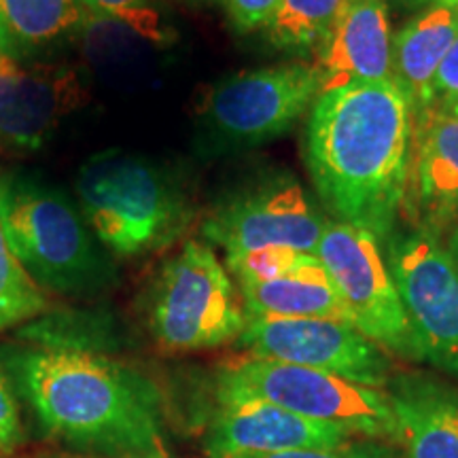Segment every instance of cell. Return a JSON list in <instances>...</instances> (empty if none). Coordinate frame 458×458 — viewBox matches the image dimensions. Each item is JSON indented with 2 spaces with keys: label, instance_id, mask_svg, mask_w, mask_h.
Listing matches in <instances>:
<instances>
[{
  "label": "cell",
  "instance_id": "44dd1931",
  "mask_svg": "<svg viewBox=\"0 0 458 458\" xmlns=\"http://www.w3.org/2000/svg\"><path fill=\"white\" fill-rule=\"evenodd\" d=\"M45 310V291L15 257L0 223V331L32 320Z\"/></svg>",
  "mask_w": 458,
  "mask_h": 458
},
{
  "label": "cell",
  "instance_id": "603a6c76",
  "mask_svg": "<svg viewBox=\"0 0 458 458\" xmlns=\"http://www.w3.org/2000/svg\"><path fill=\"white\" fill-rule=\"evenodd\" d=\"M91 17L114 21L147 41H162V26L147 0H81Z\"/></svg>",
  "mask_w": 458,
  "mask_h": 458
},
{
  "label": "cell",
  "instance_id": "4fadbf2b",
  "mask_svg": "<svg viewBox=\"0 0 458 458\" xmlns=\"http://www.w3.org/2000/svg\"><path fill=\"white\" fill-rule=\"evenodd\" d=\"M352 435L320 425L236 388L216 385V414L206 433L210 458L276 454L291 450H335Z\"/></svg>",
  "mask_w": 458,
  "mask_h": 458
},
{
  "label": "cell",
  "instance_id": "cb8c5ba5",
  "mask_svg": "<svg viewBox=\"0 0 458 458\" xmlns=\"http://www.w3.org/2000/svg\"><path fill=\"white\" fill-rule=\"evenodd\" d=\"M431 111L458 114V37L435 74Z\"/></svg>",
  "mask_w": 458,
  "mask_h": 458
},
{
  "label": "cell",
  "instance_id": "e0dca14e",
  "mask_svg": "<svg viewBox=\"0 0 458 458\" xmlns=\"http://www.w3.org/2000/svg\"><path fill=\"white\" fill-rule=\"evenodd\" d=\"M456 37L458 4L418 11L393 37V83L408 102L414 125L431 111L435 74Z\"/></svg>",
  "mask_w": 458,
  "mask_h": 458
},
{
  "label": "cell",
  "instance_id": "d4e9b609",
  "mask_svg": "<svg viewBox=\"0 0 458 458\" xmlns=\"http://www.w3.org/2000/svg\"><path fill=\"white\" fill-rule=\"evenodd\" d=\"M24 442L20 408L7 376L0 371V454H9Z\"/></svg>",
  "mask_w": 458,
  "mask_h": 458
},
{
  "label": "cell",
  "instance_id": "5bb4252c",
  "mask_svg": "<svg viewBox=\"0 0 458 458\" xmlns=\"http://www.w3.org/2000/svg\"><path fill=\"white\" fill-rule=\"evenodd\" d=\"M317 54L323 91L393 81V34L386 0H351Z\"/></svg>",
  "mask_w": 458,
  "mask_h": 458
},
{
  "label": "cell",
  "instance_id": "3957f363",
  "mask_svg": "<svg viewBox=\"0 0 458 458\" xmlns=\"http://www.w3.org/2000/svg\"><path fill=\"white\" fill-rule=\"evenodd\" d=\"M77 196L91 232L119 257L162 249L191 221V204L181 182L162 165L119 148L81 165Z\"/></svg>",
  "mask_w": 458,
  "mask_h": 458
},
{
  "label": "cell",
  "instance_id": "52a82bcc",
  "mask_svg": "<svg viewBox=\"0 0 458 458\" xmlns=\"http://www.w3.org/2000/svg\"><path fill=\"white\" fill-rule=\"evenodd\" d=\"M317 255L360 334L394 357L425 360L380 240L329 219Z\"/></svg>",
  "mask_w": 458,
  "mask_h": 458
},
{
  "label": "cell",
  "instance_id": "4316f807",
  "mask_svg": "<svg viewBox=\"0 0 458 458\" xmlns=\"http://www.w3.org/2000/svg\"><path fill=\"white\" fill-rule=\"evenodd\" d=\"M233 26L238 30H259L272 21L280 7V0H223Z\"/></svg>",
  "mask_w": 458,
  "mask_h": 458
},
{
  "label": "cell",
  "instance_id": "f546056e",
  "mask_svg": "<svg viewBox=\"0 0 458 458\" xmlns=\"http://www.w3.org/2000/svg\"><path fill=\"white\" fill-rule=\"evenodd\" d=\"M445 249H448V253L452 255V259L458 263V223L454 227L448 229V233H445V242H444Z\"/></svg>",
  "mask_w": 458,
  "mask_h": 458
},
{
  "label": "cell",
  "instance_id": "9c48e42d",
  "mask_svg": "<svg viewBox=\"0 0 458 458\" xmlns=\"http://www.w3.org/2000/svg\"><path fill=\"white\" fill-rule=\"evenodd\" d=\"M320 94L314 64L266 66L229 77L206 98V128L229 147H257L283 136Z\"/></svg>",
  "mask_w": 458,
  "mask_h": 458
},
{
  "label": "cell",
  "instance_id": "5b68a950",
  "mask_svg": "<svg viewBox=\"0 0 458 458\" xmlns=\"http://www.w3.org/2000/svg\"><path fill=\"white\" fill-rule=\"evenodd\" d=\"M216 385L253 394L352 437L399 444L397 418L385 388H371L301 365L242 357L219 371Z\"/></svg>",
  "mask_w": 458,
  "mask_h": 458
},
{
  "label": "cell",
  "instance_id": "8fae6325",
  "mask_svg": "<svg viewBox=\"0 0 458 458\" xmlns=\"http://www.w3.org/2000/svg\"><path fill=\"white\" fill-rule=\"evenodd\" d=\"M250 357L301 365L371 388H386L391 360L352 323L334 318L246 317L238 337Z\"/></svg>",
  "mask_w": 458,
  "mask_h": 458
},
{
  "label": "cell",
  "instance_id": "484cf974",
  "mask_svg": "<svg viewBox=\"0 0 458 458\" xmlns=\"http://www.w3.org/2000/svg\"><path fill=\"white\" fill-rule=\"evenodd\" d=\"M236 458H393V452L386 445H380L374 439L359 444H346L335 450H291L276 452V454H249Z\"/></svg>",
  "mask_w": 458,
  "mask_h": 458
},
{
  "label": "cell",
  "instance_id": "277c9868",
  "mask_svg": "<svg viewBox=\"0 0 458 458\" xmlns=\"http://www.w3.org/2000/svg\"><path fill=\"white\" fill-rule=\"evenodd\" d=\"M0 223L34 283L55 293H83L102 280V261L77 206L54 187L0 176Z\"/></svg>",
  "mask_w": 458,
  "mask_h": 458
},
{
  "label": "cell",
  "instance_id": "7402d4cb",
  "mask_svg": "<svg viewBox=\"0 0 458 458\" xmlns=\"http://www.w3.org/2000/svg\"><path fill=\"white\" fill-rule=\"evenodd\" d=\"M308 257L310 253L293 249H259L242 255H229L225 266L236 283H266L295 272Z\"/></svg>",
  "mask_w": 458,
  "mask_h": 458
},
{
  "label": "cell",
  "instance_id": "7c38bea8",
  "mask_svg": "<svg viewBox=\"0 0 458 458\" xmlns=\"http://www.w3.org/2000/svg\"><path fill=\"white\" fill-rule=\"evenodd\" d=\"M83 100L85 88L77 68L0 54V148L38 151Z\"/></svg>",
  "mask_w": 458,
  "mask_h": 458
},
{
  "label": "cell",
  "instance_id": "ac0fdd59",
  "mask_svg": "<svg viewBox=\"0 0 458 458\" xmlns=\"http://www.w3.org/2000/svg\"><path fill=\"white\" fill-rule=\"evenodd\" d=\"M238 291L246 317L334 318L351 323L318 255H310L301 267L283 278L238 283Z\"/></svg>",
  "mask_w": 458,
  "mask_h": 458
},
{
  "label": "cell",
  "instance_id": "7a4b0ae2",
  "mask_svg": "<svg viewBox=\"0 0 458 458\" xmlns=\"http://www.w3.org/2000/svg\"><path fill=\"white\" fill-rule=\"evenodd\" d=\"M17 374L41 425L64 442L106 454L164 448L157 391L117 360L43 348L26 352Z\"/></svg>",
  "mask_w": 458,
  "mask_h": 458
},
{
  "label": "cell",
  "instance_id": "2e32d148",
  "mask_svg": "<svg viewBox=\"0 0 458 458\" xmlns=\"http://www.w3.org/2000/svg\"><path fill=\"white\" fill-rule=\"evenodd\" d=\"M405 458H458V386L422 371L386 385Z\"/></svg>",
  "mask_w": 458,
  "mask_h": 458
},
{
  "label": "cell",
  "instance_id": "83f0119b",
  "mask_svg": "<svg viewBox=\"0 0 458 458\" xmlns=\"http://www.w3.org/2000/svg\"><path fill=\"white\" fill-rule=\"evenodd\" d=\"M401 7L408 9H427V7H435V4H450V7H456L458 0H397Z\"/></svg>",
  "mask_w": 458,
  "mask_h": 458
},
{
  "label": "cell",
  "instance_id": "8992f818",
  "mask_svg": "<svg viewBox=\"0 0 458 458\" xmlns=\"http://www.w3.org/2000/svg\"><path fill=\"white\" fill-rule=\"evenodd\" d=\"M246 327L240 291L208 244L189 240L165 263L151 301V331L172 352L206 351L238 340Z\"/></svg>",
  "mask_w": 458,
  "mask_h": 458
},
{
  "label": "cell",
  "instance_id": "9a60e30c",
  "mask_svg": "<svg viewBox=\"0 0 458 458\" xmlns=\"http://www.w3.org/2000/svg\"><path fill=\"white\" fill-rule=\"evenodd\" d=\"M414 227L442 238L458 223V114L428 111L414 125L410 162Z\"/></svg>",
  "mask_w": 458,
  "mask_h": 458
},
{
  "label": "cell",
  "instance_id": "6da1fadb",
  "mask_svg": "<svg viewBox=\"0 0 458 458\" xmlns=\"http://www.w3.org/2000/svg\"><path fill=\"white\" fill-rule=\"evenodd\" d=\"M414 122L393 81L344 85L318 94L308 119V170L335 221L382 246L408 193Z\"/></svg>",
  "mask_w": 458,
  "mask_h": 458
},
{
  "label": "cell",
  "instance_id": "ba28073f",
  "mask_svg": "<svg viewBox=\"0 0 458 458\" xmlns=\"http://www.w3.org/2000/svg\"><path fill=\"white\" fill-rule=\"evenodd\" d=\"M385 253L422 357L458 382V263L420 227L394 232Z\"/></svg>",
  "mask_w": 458,
  "mask_h": 458
},
{
  "label": "cell",
  "instance_id": "30bf717a",
  "mask_svg": "<svg viewBox=\"0 0 458 458\" xmlns=\"http://www.w3.org/2000/svg\"><path fill=\"white\" fill-rule=\"evenodd\" d=\"M329 219L293 176H272L216 206L202 233L225 255L293 249L317 255Z\"/></svg>",
  "mask_w": 458,
  "mask_h": 458
},
{
  "label": "cell",
  "instance_id": "ffe728a7",
  "mask_svg": "<svg viewBox=\"0 0 458 458\" xmlns=\"http://www.w3.org/2000/svg\"><path fill=\"white\" fill-rule=\"evenodd\" d=\"M351 0H280V7L263 30L274 47L317 51Z\"/></svg>",
  "mask_w": 458,
  "mask_h": 458
},
{
  "label": "cell",
  "instance_id": "f1b7e54d",
  "mask_svg": "<svg viewBox=\"0 0 458 458\" xmlns=\"http://www.w3.org/2000/svg\"><path fill=\"white\" fill-rule=\"evenodd\" d=\"M79 458H168L164 448L148 452H130V454H105V456H79Z\"/></svg>",
  "mask_w": 458,
  "mask_h": 458
},
{
  "label": "cell",
  "instance_id": "d6986e66",
  "mask_svg": "<svg viewBox=\"0 0 458 458\" xmlns=\"http://www.w3.org/2000/svg\"><path fill=\"white\" fill-rule=\"evenodd\" d=\"M81 0H0V54L26 60L88 21Z\"/></svg>",
  "mask_w": 458,
  "mask_h": 458
}]
</instances>
